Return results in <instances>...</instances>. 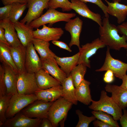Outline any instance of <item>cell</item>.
Segmentation results:
<instances>
[{
  "label": "cell",
  "instance_id": "1",
  "mask_svg": "<svg viewBox=\"0 0 127 127\" xmlns=\"http://www.w3.org/2000/svg\"><path fill=\"white\" fill-rule=\"evenodd\" d=\"M100 39L110 49L119 51L122 48H127V38L119 34L117 26L110 23L109 17H105L99 26Z\"/></svg>",
  "mask_w": 127,
  "mask_h": 127
},
{
  "label": "cell",
  "instance_id": "2",
  "mask_svg": "<svg viewBox=\"0 0 127 127\" xmlns=\"http://www.w3.org/2000/svg\"><path fill=\"white\" fill-rule=\"evenodd\" d=\"M92 103L89 106L90 109L95 111H101L112 115L114 119L117 121L123 114L122 109L115 102L111 97H109L106 92L102 90L100 98L98 101L92 100Z\"/></svg>",
  "mask_w": 127,
  "mask_h": 127
},
{
  "label": "cell",
  "instance_id": "3",
  "mask_svg": "<svg viewBox=\"0 0 127 127\" xmlns=\"http://www.w3.org/2000/svg\"><path fill=\"white\" fill-rule=\"evenodd\" d=\"M73 104L63 97L53 102L48 112V118L51 121L53 127H58L62 122L64 124L68 112Z\"/></svg>",
  "mask_w": 127,
  "mask_h": 127
},
{
  "label": "cell",
  "instance_id": "4",
  "mask_svg": "<svg viewBox=\"0 0 127 127\" xmlns=\"http://www.w3.org/2000/svg\"><path fill=\"white\" fill-rule=\"evenodd\" d=\"M76 15V14L74 13L62 12L55 9L49 8L45 13L32 21L29 25L32 28H38L41 26L47 24H49V25H52L60 21L67 22Z\"/></svg>",
  "mask_w": 127,
  "mask_h": 127
},
{
  "label": "cell",
  "instance_id": "5",
  "mask_svg": "<svg viewBox=\"0 0 127 127\" xmlns=\"http://www.w3.org/2000/svg\"><path fill=\"white\" fill-rule=\"evenodd\" d=\"M38 99L35 94L25 95L18 93L12 95L6 113L7 119L10 118Z\"/></svg>",
  "mask_w": 127,
  "mask_h": 127
},
{
  "label": "cell",
  "instance_id": "6",
  "mask_svg": "<svg viewBox=\"0 0 127 127\" xmlns=\"http://www.w3.org/2000/svg\"><path fill=\"white\" fill-rule=\"evenodd\" d=\"M107 47L104 64L101 68L96 70L95 71L101 72L110 70L113 72L115 76L122 79L127 75V63L114 58L110 54V49Z\"/></svg>",
  "mask_w": 127,
  "mask_h": 127
},
{
  "label": "cell",
  "instance_id": "7",
  "mask_svg": "<svg viewBox=\"0 0 127 127\" xmlns=\"http://www.w3.org/2000/svg\"><path fill=\"white\" fill-rule=\"evenodd\" d=\"M17 89L18 93L25 95L35 94L39 89L36 80L35 74L26 71L17 75Z\"/></svg>",
  "mask_w": 127,
  "mask_h": 127
},
{
  "label": "cell",
  "instance_id": "8",
  "mask_svg": "<svg viewBox=\"0 0 127 127\" xmlns=\"http://www.w3.org/2000/svg\"><path fill=\"white\" fill-rule=\"evenodd\" d=\"M53 102H47L37 99L27 106L20 112L31 118L42 119L48 118V111Z\"/></svg>",
  "mask_w": 127,
  "mask_h": 127
},
{
  "label": "cell",
  "instance_id": "9",
  "mask_svg": "<svg viewBox=\"0 0 127 127\" xmlns=\"http://www.w3.org/2000/svg\"><path fill=\"white\" fill-rule=\"evenodd\" d=\"M106 46L99 38H97L90 43H87L79 49V56L78 64H82L87 67H91L89 58L99 49Z\"/></svg>",
  "mask_w": 127,
  "mask_h": 127
},
{
  "label": "cell",
  "instance_id": "10",
  "mask_svg": "<svg viewBox=\"0 0 127 127\" xmlns=\"http://www.w3.org/2000/svg\"><path fill=\"white\" fill-rule=\"evenodd\" d=\"M50 0H30L27 4L28 11L25 17L20 22L29 25L32 21L38 18L44 10L48 8Z\"/></svg>",
  "mask_w": 127,
  "mask_h": 127
},
{
  "label": "cell",
  "instance_id": "11",
  "mask_svg": "<svg viewBox=\"0 0 127 127\" xmlns=\"http://www.w3.org/2000/svg\"><path fill=\"white\" fill-rule=\"evenodd\" d=\"M42 119L29 118L20 112L13 117L7 119L3 127H38Z\"/></svg>",
  "mask_w": 127,
  "mask_h": 127
},
{
  "label": "cell",
  "instance_id": "12",
  "mask_svg": "<svg viewBox=\"0 0 127 127\" xmlns=\"http://www.w3.org/2000/svg\"><path fill=\"white\" fill-rule=\"evenodd\" d=\"M42 61L36 53L32 42L29 43L26 47L25 63L26 71L35 73L42 68Z\"/></svg>",
  "mask_w": 127,
  "mask_h": 127
},
{
  "label": "cell",
  "instance_id": "13",
  "mask_svg": "<svg viewBox=\"0 0 127 127\" xmlns=\"http://www.w3.org/2000/svg\"><path fill=\"white\" fill-rule=\"evenodd\" d=\"M83 21L77 16L73 19H71L67 22L64 28L70 34L71 39L69 46L70 48L73 45L77 46L79 49L80 45L79 37L82 30Z\"/></svg>",
  "mask_w": 127,
  "mask_h": 127
},
{
  "label": "cell",
  "instance_id": "14",
  "mask_svg": "<svg viewBox=\"0 0 127 127\" xmlns=\"http://www.w3.org/2000/svg\"><path fill=\"white\" fill-rule=\"evenodd\" d=\"M64 33V31L60 28L50 27L44 24L43 25L42 28H38L33 31V36L34 38L49 42L58 40Z\"/></svg>",
  "mask_w": 127,
  "mask_h": 127
},
{
  "label": "cell",
  "instance_id": "15",
  "mask_svg": "<svg viewBox=\"0 0 127 127\" xmlns=\"http://www.w3.org/2000/svg\"><path fill=\"white\" fill-rule=\"evenodd\" d=\"M71 3V8L76 13L82 16L90 19L98 25H102V20L100 15L91 11L85 3L79 0H70Z\"/></svg>",
  "mask_w": 127,
  "mask_h": 127
},
{
  "label": "cell",
  "instance_id": "16",
  "mask_svg": "<svg viewBox=\"0 0 127 127\" xmlns=\"http://www.w3.org/2000/svg\"><path fill=\"white\" fill-rule=\"evenodd\" d=\"M105 91L111 93V97L122 110L127 107V90L120 86L108 83L105 87Z\"/></svg>",
  "mask_w": 127,
  "mask_h": 127
},
{
  "label": "cell",
  "instance_id": "17",
  "mask_svg": "<svg viewBox=\"0 0 127 127\" xmlns=\"http://www.w3.org/2000/svg\"><path fill=\"white\" fill-rule=\"evenodd\" d=\"M42 61V68L51 75L62 84L67 76L59 67L55 58H48Z\"/></svg>",
  "mask_w": 127,
  "mask_h": 127
},
{
  "label": "cell",
  "instance_id": "18",
  "mask_svg": "<svg viewBox=\"0 0 127 127\" xmlns=\"http://www.w3.org/2000/svg\"><path fill=\"white\" fill-rule=\"evenodd\" d=\"M35 74L36 82L40 89H45L61 85L59 81L42 68Z\"/></svg>",
  "mask_w": 127,
  "mask_h": 127
},
{
  "label": "cell",
  "instance_id": "19",
  "mask_svg": "<svg viewBox=\"0 0 127 127\" xmlns=\"http://www.w3.org/2000/svg\"><path fill=\"white\" fill-rule=\"evenodd\" d=\"M0 26L4 28L5 38L10 47H16L22 44L13 23L9 19L0 20Z\"/></svg>",
  "mask_w": 127,
  "mask_h": 127
},
{
  "label": "cell",
  "instance_id": "20",
  "mask_svg": "<svg viewBox=\"0 0 127 127\" xmlns=\"http://www.w3.org/2000/svg\"><path fill=\"white\" fill-rule=\"evenodd\" d=\"M38 99L47 102H54L63 97L62 85L44 90L39 89L35 93Z\"/></svg>",
  "mask_w": 127,
  "mask_h": 127
},
{
  "label": "cell",
  "instance_id": "21",
  "mask_svg": "<svg viewBox=\"0 0 127 127\" xmlns=\"http://www.w3.org/2000/svg\"><path fill=\"white\" fill-rule=\"evenodd\" d=\"M13 23L21 43L24 47H26L34 38L33 28L29 25L18 21Z\"/></svg>",
  "mask_w": 127,
  "mask_h": 127
},
{
  "label": "cell",
  "instance_id": "22",
  "mask_svg": "<svg viewBox=\"0 0 127 127\" xmlns=\"http://www.w3.org/2000/svg\"><path fill=\"white\" fill-rule=\"evenodd\" d=\"M4 69V79L7 94L13 95L18 93L17 89V75L9 66L2 64Z\"/></svg>",
  "mask_w": 127,
  "mask_h": 127
},
{
  "label": "cell",
  "instance_id": "23",
  "mask_svg": "<svg viewBox=\"0 0 127 127\" xmlns=\"http://www.w3.org/2000/svg\"><path fill=\"white\" fill-rule=\"evenodd\" d=\"M108 4L107 12L108 14L116 17L118 23L124 22L127 16V5L118 2H110L104 0Z\"/></svg>",
  "mask_w": 127,
  "mask_h": 127
},
{
  "label": "cell",
  "instance_id": "24",
  "mask_svg": "<svg viewBox=\"0 0 127 127\" xmlns=\"http://www.w3.org/2000/svg\"><path fill=\"white\" fill-rule=\"evenodd\" d=\"M10 49L13 59L19 73L26 71L25 63L26 47L22 44L16 47L10 46Z\"/></svg>",
  "mask_w": 127,
  "mask_h": 127
},
{
  "label": "cell",
  "instance_id": "25",
  "mask_svg": "<svg viewBox=\"0 0 127 127\" xmlns=\"http://www.w3.org/2000/svg\"><path fill=\"white\" fill-rule=\"evenodd\" d=\"M79 56V52L70 57H61L56 56L55 59L61 69L67 77L72 70L78 64Z\"/></svg>",
  "mask_w": 127,
  "mask_h": 127
},
{
  "label": "cell",
  "instance_id": "26",
  "mask_svg": "<svg viewBox=\"0 0 127 127\" xmlns=\"http://www.w3.org/2000/svg\"><path fill=\"white\" fill-rule=\"evenodd\" d=\"M91 83L85 79L75 88V94L78 101L87 105H89L92 99L89 85Z\"/></svg>",
  "mask_w": 127,
  "mask_h": 127
},
{
  "label": "cell",
  "instance_id": "27",
  "mask_svg": "<svg viewBox=\"0 0 127 127\" xmlns=\"http://www.w3.org/2000/svg\"><path fill=\"white\" fill-rule=\"evenodd\" d=\"M61 85L63 97L73 104L77 105L78 101L75 94V88L70 74L64 81Z\"/></svg>",
  "mask_w": 127,
  "mask_h": 127
},
{
  "label": "cell",
  "instance_id": "28",
  "mask_svg": "<svg viewBox=\"0 0 127 127\" xmlns=\"http://www.w3.org/2000/svg\"><path fill=\"white\" fill-rule=\"evenodd\" d=\"M36 50L39 53L43 60L48 58H54L56 56L50 49L49 42L38 39L33 38L32 41Z\"/></svg>",
  "mask_w": 127,
  "mask_h": 127
},
{
  "label": "cell",
  "instance_id": "29",
  "mask_svg": "<svg viewBox=\"0 0 127 127\" xmlns=\"http://www.w3.org/2000/svg\"><path fill=\"white\" fill-rule=\"evenodd\" d=\"M0 60L2 64L9 67L16 74L19 73L12 58L10 46L1 41H0Z\"/></svg>",
  "mask_w": 127,
  "mask_h": 127
},
{
  "label": "cell",
  "instance_id": "30",
  "mask_svg": "<svg viewBox=\"0 0 127 127\" xmlns=\"http://www.w3.org/2000/svg\"><path fill=\"white\" fill-rule=\"evenodd\" d=\"M87 67L82 64H78L71 71L70 74L75 88L77 87L84 79Z\"/></svg>",
  "mask_w": 127,
  "mask_h": 127
},
{
  "label": "cell",
  "instance_id": "31",
  "mask_svg": "<svg viewBox=\"0 0 127 127\" xmlns=\"http://www.w3.org/2000/svg\"><path fill=\"white\" fill-rule=\"evenodd\" d=\"M27 6V4L14 3L12 4L9 19L13 23L18 21Z\"/></svg>",
  "mask_w": 127,
  "mask_h": 127
},
{
  "label": "cell",
  "instance_id": "32",
  "mask_svg": "<svg viewBox=\"0 0 127 127\" xmlns=\"http://www.w3.org/2000/svg\"><path fill=\"white\" fill-rule=\"evenodd\" d=\"M12 95L6 94L0 96V127L7 120L6 113Z\"/></svg>",
  "mask_w": 127,
  "mask_h": 127
},
{
  "label": "cell",
  "instance_id": "33",
  "mask_svg": "<svg viewBox=\"0 0 127 127\" xmlns=\"http://www.w3.org/2000/svg\"><path fill=\"white\" fill-rule=\"evenodd\" d=\"M91 113L96 119L109 124L112 127H119L117 121L115 120L112 115L106 112L100 111H93Z\"/></svg>",
  "mask_w": 127,
  "mask_h": 127
},
{
  "label": "cell",
  "instance_id": "34",
  "mask_svg": "<svg viewBox=\"0 0 127 127\" xmlns=\"http://www.w3.org/2000/svg\"><path fill=\"white\" fill-rule=\"evenodd\" d=\"M71 4L68 0H50L48 4V8L55 9L60 8L63 12L68 11L72 10Z\"/></svg>",
  "mask_w": 127,
  "mask_h": 127
},
{
  "label": "cell",
  "instance_id": "35",
  "mask_svg": "<svg viewBox=\"0 0 127 127\" xmlns=\"http://www.w3.org/2000/svg\"><path fill=\"white\" fill-rule=\"evenodd\" d=\"M75 111L79 118L78 122L75 126L76 127H88L90 123L96 119L93 115L90 117H88L84 115L82 112L79 110H77Z\"/></svg>",
  "mask_w": 127,
  "mask_h": 127
},
{
  "label": "cell",
  "instance_id": "36",
  "mask_svg": "<svg viewBox=\"0 0 127 127\" xmlns=\"http://www.w3.org/2000/svg\"><path fill=\"white\" fill-rule=\"evenodd\" d=\"M85 3L87 2L91 3L97 5L102 10L105 16L109 17L108 14L107 12V7L101 0H79Z\"/></svg>",
  "mask_w": 127,
  "mask_h": 127
},
{
  "label": "cell",
  "instance_id": "37",
  "mask_svg": "<svg viewBox=\"0 0 127 127\" xmlns=\"http://www.w3.org/2000/svg\"><path fill=\"white\" fill-rule=\"evenodd\" d=\"M4 69L2 65H0V96L7 94L4 79Z\"/></svg>",
  "mask_w": 127,
  "mask_h": 127
},
{
  "label": "cell",
  "instance_id": "38",
  "mask_svg": "<svg viewBox=\"0 0 127 127\" xmlns=\"http://www.w3.org/2000/svg\"><path fill=\"white\" fill-rule=\"evenodd\" d=\"M12 4L8 5L0 8V20L9 19Z\"/></svg>",
  "mask_w": 127,
  "mask_h": 127
},
{
  "label": "cell",
  "instance_id": "39",
  "mask_svg": "<svg viewBox=\"0 0 127 127\" xmlns=\"http://www.w3.org/2000/svg\"><path fill=\"white\" fill-rule=\"evenodd\" d=\"M114 74L113 72L110 70H108L104 74L103 80L105 82L107 83H111L114 80Z\"/></svg>",
  "mask_w": 127,
  "mask_h": 127
},
{
  "label": "cell",
  "instance_id": "40",
  "mask_svg": "<svg viewBox=\"0 0 127 127\" xmlns=\"http://www.w3.org/2000/svg\"><path fill=\"white\" fill-rule=\"evenodd\" d=\"M52 42L54 45L61 48L66 50L70 52H72V50L70 49L69 47L64 42L56 40L52 41Z\"/></svg>",
  "mask_w": 127,
  "mask_h": 127
},
{
  "label": "cell",
  "instance_id": "41",
  "mask_svg": "<svg viewBox=\"0 0 127 127\" xmlns=\"http://www.w3.org/2000/svg\"><path fill=\"white\" fill-rule=\"evenodd\" d=\"M117 27L119 33L125 35L127 38V22H124L118 25Z\"/></svg>",
  "mask_w": 127,
  "mask_h": 127
},
{
  "label": "cell",
  "instance_id": "42",
  "mask_svg": "<svg viewBox=\"0 0 127 127\" xmlns=\"http://www.w3.org/2000/svg\"><path fill=\"white\" fill-rule=\"evenodd\" d=\"M119 120L122 127H127V111L125 109L123 110V114Z\"/></svg>",
  "mask_w": 127,
  "mask_h": 127
},
{
  "label": "cell",
  "instance_id": "43",
  "mask_svg": "<svg viewBox=\"0 0 127 127\" xmlns=\"http://www.w3.org/2000/svg\"><path fill=\"white\" fill-rule=\"evenodd\" d=\"M28 0H1L3 4L5 5L12 4L14 3L18 2L21 4H27Z\"/></svg>",
  "mask_w": 127,
  "mask_h": 127
},
{
  "label": "cell",
  "instance_id": "44",
  "mask_svg": "<svg viewBox=\"0 0 127 127\" xmlns=\"http://www.w3.org/2000/svg\"><path fill=\"white\" fill-rule=\"evenodd\" d=\"M93 124L95 127H112L109 124L98 119L93 121Z\"/></svg>",
  "mask_w": 127,
  "mask_h": 127
},
{
  "label": "cell",
  "instance_id": "45",
  "mask_svg": "<svg viewBox=\"0 0 127 127\" xmlns=\"http://www.w3.org/2000/svg\"><path fill=\"white\" fill-rule=\"evenodd\" d=\"M40 127H53L52 123L48 118L42 119Z\"/></svg>",
  "mask_w": 127,
  "mask_h": 127
},
{
  "label": "cell",
  "instance_id": "46",
  "mask_svg": "<svg viewBox=\"0 0 127 127\" xmlns=\"http://www.w3.org/2000/svg\"><path fill=\"white\" fill-rule=\"evenodd\" d=\"M0 41L9 45L5 37L4 30L3 28L0 26Z\"/></svg>",
  "mask_w": 127,
  "mask_h": 127
},
{
  "label": "cell",
  "instance_id": "47",
  "mask_svg": "<svg viewBox=\"0 0 127 127\" xmlns=\"http://www.w3.org/2000/svg\"><path fill=\"white\" fill-rule=\"evenodd\" d=\"M122 79V83L120 86L123 89L127 90V75L125 76Z\"/></svg>",
  "mask_w": 127,
  "mask_h": 127
},
{
  "label": "cell",
  "instance_id": "48",
  "mask_svg": "<svg viewBox=\"0 0 127 127\" xmlns=\"http://www.w3.org/2000/svg\"><path fill=\"white\" fill-rule=\"evenodd\" d=\"M121 0H112L113 2H118L120 3L121 1Z\"/></svg>",
  "mask_w": 127,
  "mask_h": 127
},
{
  "label": "cell",
  "instance_id": "49",
  "mask_svg": "<svg viewBox=\"0 0 127 127\" xmlns=\"http://www.w3.org/2000/svg\"></svg>",
  "mask_w": 127,
  "mask_h": 127
},
{
  "label": "cell",
  "instance_id": "50",
  "mask_svg": "<svg viewBox=\"0 0 127 127\" xmlns=\"http://www.w3.org/2000/svg\"></svg>",
  "mask_w": 127,
  "mask_h": 127
},
{
  "label": "cell",
  "instance_id": "51",
  "mask_svg": "<svg viewBox=\"0 0 127 127\" xmlns=\"http://www.w3.org/2000/svg\"></svg>",
  "mask_w": 127,
  "mask_h": 127
}]
</instances>
